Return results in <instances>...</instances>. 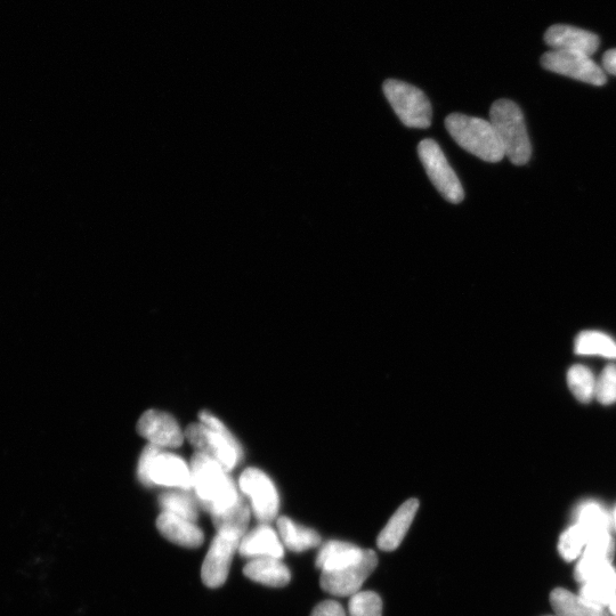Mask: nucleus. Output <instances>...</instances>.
I'll return each mask as SVG.
<instances>
[{"label":"nucleus","mask_w":616,"mask_h":616,"mask_svg":"<svg viewBox=\"0 0 616 616\" xmlns=\"http://www.w3.org/2000/svg\"><path fill=\"white\" fill-rule=\"evenodd\" d=\"M191 473L198 502L210 515L223 512L241 499L228 470L205 453L197 452L192 457Z\"/></svg>","instance_id":"nucleus-1"},{"label":"nucleus","mask_w":616,"mask_h":616,"mask_svg":"<svg viewBox=\"0 0 616 616\" xmlns=\"http://www.w3.org/2000/svg\"><path fill=\"white\" fill-rule=\"evenodd\" d=\"M201 424H192L185 435L198 452L212 457L230 472L242 457V448L220 419L209 411L200 412Z\"/></svg>","instance_id":"nucleus-2"},{"label":"nucleus","mask_w":616,"mask_h":616,"mask_svg":"<svg viewBox=\"0 0 616 616\" xmlns=\"http://www.w3.org/2000/svg\"><path fill=\"white\" fill-rule=\"evenodd\" d=\"M445 128L459 147L486 162H500L505 151L490 121L452 113L445 119Z\"/></svg>","instance_id":"nucleus-3"},{"label":"nucleus","mask_w":616,"mask_h":616,"mask_svg":"<svg viewBox=\"0 0 616 616\" xmlns=\"http://www.w3.org/2000/svg\"><path fill=\"white\" fill-rule=\"evenodd\" d=\"M490 123L510 162L516 166L528 164L532 145L521 108L510 100L494 102L490 110Z\"/></svg>","instance_id":"nucleus-4"},{"label":"nucleus","mask_w":616,"mask_h":616,"mask_svg":"<svg viewBox=\"0 0 616 616\" xmlns=\"http://www.w3.org/2000/svg\"><path fill=\"white\" fill-rule=\"evenodd\" d=\"M137 476L148 488L154 485L183 491L193 488L191 467L181 457L162 452L152 444L142 452L137 466Z\"/></svg>","instance_id":"nucleus-5"},{"label":"nucleus","mask_w":616,"mask_h":616,"mask_svg":"<svg viewBox=\"0 0 616 616\" xmlns=\"http://www.w3.org/2000/svg\"><path fill=\"white\" fill-rule=\"evenodd\" d=\"M383 91L404 126L418 129L431 127L432 104L421 89L401 80L388 79Z\"/></svg>","instance_id":"nucleus-6"},{"label":"nucleus","mask_w":616,"mask_h":616,"mask_svg":"<svg viewBox=\"0 0 616 616\" xmlns=\"http://www.w3.org/2000/svg\"><path fill=\"white\" fill-rule=\"evenodd\" d=\"M418 156L429 180L445 200L455 205L464 201V188L439 144L431 139L421 141L418 145Z\"/></svg>","instance_id":"nucleus-7"},{"label":"nucleus","mask_w":616,"mask_h":616,"mask_svg":"<svg viewBox=\"0 0 616 616\" xmlns=\"http://www.w3.org/2000/svg\"><path fill=\"white\" fill-rule=\"evenodd\" d=\"M240 490L250 499L258 522L269 524L278 516L280 496L271 477L261 469L248 468L240 476Z\"/></svg>","instance_id":"nucleus-8"},{"label":"nucleus","mask_w":616,"mask_h":616,"mask_svg":"<svg viewBox=\"0 0 616 616\" xmlns=\"http://www.w3.org/2000/svg\"><path fill=\"white\" fill-rule=\"evenodd\" d=\"M377 565L375 551L366 549L360 562L342 570L321 572V588L332 596L352 597L360 593L364 582L374 573Z\"/></svg>","instance_id":"nucleus-9"},{"label":"nucleus","mask_w":616,"mask_h":616,"mask_svg":"<svg viewBox=\"0 0 616 616\" xmlns=\"http://www.w3.org/2000/svg\"><path fill=\"white\" fill-rule=\"evenodd\" d=\"M541 66L555 74L577 79L590 85L603 86L607 81L604 70L598 67L590 56L579 53L551 50L543 54Z\"/></svg>","instance_id":"nucleus-10"},{"label":"nucleus","mask_w":616,"mask_h":616,"mask_svg":"<svg viewBox=\"0 0 616 616\" xmlns=\"http://www.w3.org/2000/svg\"><path fill=\"white\" fill-rule=\"evenodd\" d=\"M240 541L229 534L217 533L202 564L201 579L205 586L220 588L228 580L232 559L239 549Z\"/></svg>","instance_id":"nucleus-11"},{"label":"nucleus","mask_w":616,"mask_h":616,"mask_svg":"<svg viewBox=\"0 0 616 616\" xmlns=\"http://www.w3.org/2000/svg\"><path fill=\"white\" fill-rule=\"evenodd\" d=\"M137 432L158 448L176 449L181 447L184 434L177 420L169 413L149 410L143 413Z\"/></svg>","instance_id":"nucleus-12"},{"label":"nucleus","mask_w":616,"mask_h":616,"mask_svg":"<svg viewBox=\"0 0 616 616\" xmlns=\"http://www.w3.org/2000/svg\"><path fill=\"white\" fill-rule=\"evenodd\" d=\"M546 44L554 51L579 53L591 56L599 47V38L593 32L555 24L546 31Z\"/></svg>","instance_id":"nucleus-13"},{"label":"nucleus","mask_w":616,"mask_h":616,"mask_svg":"<svg viewBox=\"0 0 616 616\" xmlns=\"http://www.w3.org/2000/svg\"><path fill=\"white\" fill-rule=\"evenodd\" d=\"M615 545L611 533H605L591 540L580 556L575 567L574 578L580 583L586 582L591 575L612 564Z\"/></svg>","instance_id":"nucleus-14"},{"label":"nucleus","mask_w":616,"mask_h":616,"mask_svg":"<svg viewBox=\"0 0 616 616\" xmlns=\"http://www.w3.org/2000/svg\"><path fill=\"white\" fill-rule=\"evenodd\" d=\"M239 554L245 558L272 557L282 559L285 556V546L278 533L269 524L258 525L256 529L246 534L239 545Z\"/></svg>","instance_id":"nucleus-15"},{"label":"nucleus","mask_w":616,"mask_h":616,"mask_svg":"<svg viewBox=\"0 0 616 616\" xmlns=\"http://www.w3.org/2000/svg\"><path fill=\"white\" fill-rule=\"evenodd\" d=\"M157 529L162 537L185 548H199L205 541L204 532L196 522L172 513L162 512L159 515Z\"/></svg>","instance_id":"nucleus-16"},{"label":"nucleus","mask_w":616,"mask_h":616,"mask_svg":"<svg viewBox=\"0 0 616 616\" xmlns=\"http://www.w3.org/2000/svg\"><path fill=\"white\" fill-rule=\"evenodd\" d=\"M419 509V500L416 498L405 501L396 510L391 520L388 521L384 530L379 533L377 546L383 551H394L401 546V543L415 520Z\"/></svg>","instance_id":"nucleus-17"},{"label":"nucleus","mask_w":616,"mask_h":616,"mask_svg":"<svg viewBox=\"0 0 616 616\" xmlns=\"http://www.w3.org/2000/svg\"><path fill=\"white\" fill-rule=\"evenodd\" d=\"M364 553L366 549L355 546L353 543L330 540L321 546L315 564L321 572L342 570L360 562Z\"/></svg>","instance_id":"nucleus-18"},{"label":"nucleus","mask_w":616,"mask_h":616,"mask_svg":"<svg viewBox=\"0 0 616 616\" xmlns=\"http://www.w3.org/2000/svg\"><path fill=\"white\" fill-rule=\"evenodd\" d=\"M251 581L272 588H283L291 580V573L279 558L264 557L251 559L243 570Z\"/></svg>","instance_id":"nucleus-19"},{"label":"nucleus","mask_w":616,"mask_h":616,"mask_svg":"<svg viewBox=\"0 0 616 616\" xmlns=\"http://www.w3.org/2000/svg\"><path fill=\"white\" fill-rule=\"evenodd\" d=\"M581 585L579 595L583 599L599 606H609L616 597V571L613 565L603 567Z\"/></svg>","instance_id":"nucleus-20"},{"label":"nucleus","mask_w":616,"mask_h":616,"mask_svg":"<svg viewBox=\"0 0 616 616\" xmlns=\"http://www.w3.org/2000/svg\"><path fill=\"white\" fill-rule=\"evenodd\" d=\"M550 604L557 616H609L605 607L590 603L563 588L551 593Z\"/></svg>","instance_id":"nucleus-21"},{"label":"nucleus","mask_w":616,"mask_h":616,"mask_svg":"<svg viewBox=\"0 0 616 616\" xmlns=\"http://www.w3.org/2000/svg\"><path fill=\"white\" fill-rule=\"evenodd\" d=\"M278 530L282 545L294 553L319 547L322 542L318 532L295 523L289 517L279 518Z\"/></svg>","instance_id":"nucleus-22"},{"label":"nucleus","mask_w":616,"mask_h":616,"mask_svg":"<svg viewBox=\"0 0 616 616\" xmlns=\"http://www.w3.org/2000/svg\"><path fill=\"white\" fill-rule=\"evenodd\" d=\"M212 518L217 533L229 534L242 540L247 534L251 510L247 502L241 498L237 504L212 515Z\"/></svg>","instance_id":"nucleus-23"},{"label":"nucleus","mask_w":616,"mask_h":616,"mask_svg":"<svg viewBox=\"0 0 616 616\" xmlns=\"http://www.w3.org/2000/svg\"><path fill=\"white\" fill-rule=\"evenodd\" d=\"M577 524L586 531L591 541L605 533H610L611 518L597 502L588 501L578 509Z\"/></svg>","instance_id":"nucleus-24"},{"label":"nucleus","mask_w":616,"mask_h":616,"mask_svg":"<svg viewBox=\"0 0 616 616\" xmlns=\"http://www.w3.org/2000/svg\"><path fill=\"white\" fill-rule=\"evenodd\" d=\"M574 350L580 355H598L616 360L615 340L599 331L581 332L575 339Z\"/></svg>","instance_id":"nucleus-25"},{"label":"nucleus","mask_w":616,"mask_h":616,"mask_svg":"<svg viewBox=\"0 0 616 616\" xmlns=\"http://www.w3.org/2000/svg\"><path fill=\"white\" fill-rule=\"evenodd\" d=\"M159 504L162 512L172 513L186 518V520L197 522L199 510L197 500H194L188 493L166 492L159 497Z\"/></svg>","instance_id":"nucleus-26"},{"label":"nucleus","mask_w":616,"mask_h":616,"mask_svg":"<svg viewBox=\"0 0 616 616\" xmlns=\"http://www.w3.org/2000/svg\"><path fill=\"white\" fill-rule=\"evenodd\" d=\"M596 382L593 372L587 367L574 366L567 374V383L571 392L582 403H589L596 394Z\"/></svg>","instance_id":"nucleus-27"},{"label":"nucleus","mask_w":616,"mask_h":616,"mask_svg":"<svg viewBox=\"0 0 616 616\" xmlns=\"http://www.w3.org/2000/svg\"><path fill=\"white\" fill-rule=\"evenodd\" d=\"M589 541L590 538L586 531L583 530L579 524L575 523L569 530H566L562 534L561 539H559V554H561L566 562L575 561V559H578L582 555Z\"/></svg>","instance_id":"nucleus-28"},{"label":"nucleus","mask_w":616,"mask_h":616,"mask_svg":"<svg viewBox=\"0 0 616 616\" xmlns=\"http://www.w3.org/2000/svg\"><path fill=\"white\" fill-rule=\"evenodd\" d=\"M350 616H383L382 598L374 591H360L348 603Z\"/></svg>","instance_id":"nucleus-29"},{"label":"nucleus","mask_w":616,"mask_h":616,"mask_svg":"<svg viewBox=\"0 0 616 616\" xmlns=\"http://www.w3.org/2000/svg\"><path fill=\"white\" fill-rule=\"evenodd\" d=\"M596 399L604 405L616 402V366L610 364L596 382Z\"/></svg>","instance_id":"nucleus-30"},{"label":"nucleus","mask_w":616,"mask_h":616,"mask_svg":"<svg viewBox=\"0 0 616 616\" xmlns=\"http://www.w3.org/2000/svg\"><path fill=\"white\" fill-rule=\"evenodd\" d=\"M311 616H347L345 609L336 601H326L315 606Z\"/></svg>","instance_id":"nucleus-31"},{"label":"nucleus","mask_w":616,"mask_h":616,"mask_svg":"<svg viewBox=\"0 0 616 616\" xmlns=\"http://www.w3.org/2000/svg\"><path fill=\"white\" fill-rule=\"evenodd\" d=\"M603 68L607 74L616 76V48L607 51L603 56Z\"/></svg>","instance_id":"nucleus-32"},{"label":"nucleus","mask_w":616,"mask_h":616,"mask_svg":"<svg viewBox=\"0 0 616 616\" xmlns=\"http://www.w3.org/2000/svg\"><path fill=\"white\" fill-rule=\"evenodd\" d=\"M609 609L611 611V613L616 616V597L613 599V601L611 602V604L609 605Z\"/></svg>","instance_id":"nucleus-33"},{"label":"nucleus","mask_w":616,"mask_h":616,"mask_svg":"<svg viewBox=\"0 0 616 616\" xmlns=\"http://www.w3.org/2000/svg\"><path fill=\"white\" fill-rule=\"evenodd\" d=\"M614 525H615V528H616V509H615V512H614Z\"/></svg>","instance_id":"nucleus-34"}]
</instances>
